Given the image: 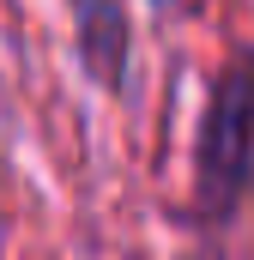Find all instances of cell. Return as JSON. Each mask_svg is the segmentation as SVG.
<instances>
[{
  "label": "cell",
  "instance_id": "cell-1",
  "mask_svg": "<svg viewBox=\"0 0 254 260\" xmlns=\"http://www.w3.org/2000/svg\"><path fill=\"white\" fill-rule=\"evenodd\" d=\"M254 188V49L218 73L206 115H200V139H194V206L206 224L230 218L236 200Z\"/></svg>",
  "mask_w": 254,
  "mask_h": 260
},
{
  "label": "cell",
  "instance_id": "cell-2",
  "mask_svg": "<svg viewBox=\"0 0 254 260\" xmlns=\"http://www.w3.org/2000/svg\"><path fill=\"white\" fill-rule=\"evenodd\" d=\"M127 49H133V37H127V6L121 0H79V55H85V67L109 91H121Z\"/></svg>",
  "mask_w": 254,
  "mask_h": 260
},
{
  "label": "cell",
  "instance_id": "cell-3",
  "mask_svg": "<svg viewBox=\"0 0 254 260\" xmlns=\"http://www.w3.org/2000/svg\"><path fill=\"white\" fill-rule=\"evenodd\" d=\"M151 6H157V12H176V6H182V0H151Z\"/></svg>",
  "mask_w": 254,
  "mask_h": 260
}]
</instances>
